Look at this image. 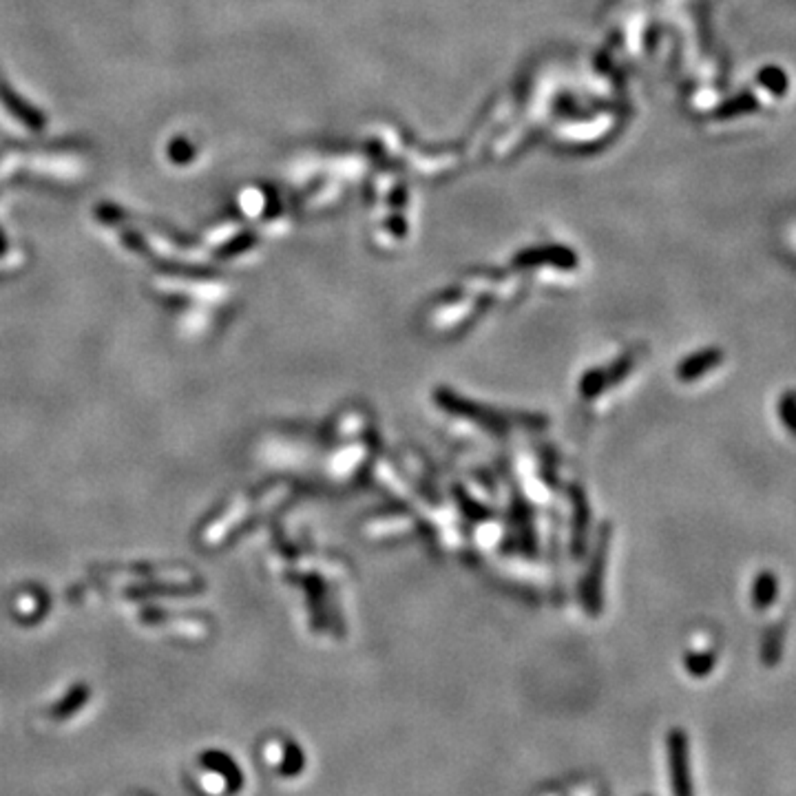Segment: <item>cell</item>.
<instances>
[{
	"mask_svg": "<svg viewBox=\"0 0 796 796\" xmlns=\"http://www.w3.org/2000/svg\"><path fill=\"white\" fill-rule=\"evenodd\" d=\"M434 398H436L438 407L445 410L447 414H454L465 420H474V423H478L482 429H487L491 434H505V429L509 427V423H506V418L502 414H498L494 410H487L485 405H478V402L469 401V398L458 396L456 392L447 390V387H438Z\"/></svg>",
	"mask_w": 796,
	"mask_h": 796,
	"instance_id": "cell-1",
	"label": "cell"
},
{
	"mask_svg": "<svg viewBox=\"0 0 796 796\" xmlns=\"http://www.w3.org/2000/svg\"><path fill=\"white\" fill-rule=\"evenodd\" d=\"M609 540H610V529L604 527L600 533V540L591 555V564L586 576L582 577V606L589 610L591 615H597L601 610V600H604V573H606V560H609Z\"/></svg>",
	"mask_w": 796,
	"mask_h": 796,
	"instance_id": "cell-2",
	"label": "cell"
},
{
	"mask_svg": "<svg viewBox=\"0 0 796 796\" xmlns=\"http://www.w3.org/2000/svg\"><path fill=\"white\" fill-rule=\"evenodd\" d=\"M571 505H573V536H571V551L576 558H582L586 551V537H589V500L586 494L577 487H573L571 491Z\"/></svg>",
	"mask_w": 796,
	"mask_h": 796,
	"instance_id": "cell-3",
	"label": "cell"
},
{
	"mask_svg": "<svg viewBox=\"0 0 796 796\" xmlns=\"http://www.w3.org/2000/svg\"><path fill=\"white\" fill-rule=\"evenodd\" d=\"M671 754H673V768H675V781H677V792L680 796H689V775H686V745L681 732L671 735Z\"/></svg>",
	"mask_w": 796,
	"mask_h": 796,
	"instance_id": "cell-4",
	"label": "cell"
},
{
	"mask_svg": "<svg viewBox=\"0 0 796 796\" xmlns=\"http://www.w3.org/2000/svg\"><path fill=\"white\" fill-rule=\"evenodd\" d=\"M714 361H717L714 352H701V354L690 356V359H686L680 365V378L681 381H695V378H699L704 374L705 368H712Z\"/></svg>",
	"mask_w": 796,
	"mask_h": 796,
	"instance_id": "cell-5",
	"label": "cell"
},
{
	"mask_svg": "<svg viewBox=\"0 0 796 796\" xmlns=\"http://www.w3.org/2000/svg\"><path fill=\"white\" fill-rule=\"evenodd\" d=\"M203 766H208V768H211V770L221 772V775H224V776H230V784H233V790L239 788V784H242V776H239L237 768H235L233 763H230L228 759L224 757V754H219V752L203 754Z\"/></svg>",
	"mask_w": 796,
	"mask_h": 796,
	"instance_id": "cell-6",
	"label": "cell"
},
{
	"mask_svg": "<svg viewBox=\"0 0 796 796\" xmlns=\"http://www.w3.org/2000/svg\"><path fill=\"white\" fill-rule=\"evenodd\" d=\"M87 696H89V693L84 689L76 690V693H71L65 701H60V704L56 705V710H53V712H52V717H56V719L71 717V714H74L76 710H78L80 705H83L84 701H87Z\"/></svg>",
	"mask_w": 796,
	"mask_h": 796,
	"instance_id": "cell-7",
	"label": "cell"
}]
</instances>
